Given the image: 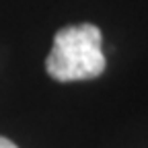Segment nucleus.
I'll return each instance as SVG.
<instances>
[{"label": "nucleus", "mask_w": 148, "mask_h": 148, "mask_svg": "<svg viewBox=\"0 0 148 148\" xmlns=\"http://www.w3.org/2000/svg\"><path fill=\"white\" fill-rule=\"evenodd\" d=\"M101 45L103 37L99 27L90 23L64 27L53 37L51 51L45 60V70L58 82L97 78L105 70Z\"/></svg>", "instance_id": "obj_1"}, {"label": "nucleus", "mask_w": 148, "mask_h": 148, "mask_svg": "<svg viewBox=\"0 0 148 148\" xmlns=\"http://www.w3.org/2000/svg\"><path fill=\"white\" fill-rule=\"evenodd\" d=\"M0 148H16V146H14V142H10L8 138H2V136H0Z\"/></svg>", "instance_id": "obj_2"}]
</instances>
